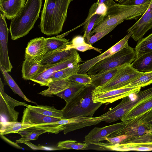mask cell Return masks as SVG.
I'll return each mask as SVG.
<instances>
[{"instance_id": "14", "label": "cell", "mask_w": 152, "mask_h": 152, "mask_svg": "<svg viewBox=\"0 0 152 152\" xmlns=\"http://www.w3.org/2000/svg\"><path fill=\"white\" fill-rule=\"evenodd\" d=\"M152 28V0L144 13L132 26L128 30L131 32V36L135 41L142 38L145 34Z\"/></svg>"}, {"instance_id": "5", "label": "cell", "mask_w": 152, "mask_h": 152, "mask_svg": "<svg viewBox=\"0 0 152 152\" xmlns=\"http://www.w3.org/2000/svg\"><path fill=\"white\" fill-rule=\"evenodd\" d=\"M135 59L134 49L128 45L98 62L86 73L90 75H95L124 64H131Z\"/></svg>"}, {"instance_id": "13", "label": "cell", "mask_w": 152, "mask_h": 152, "mask_svg": "<svg viewBox=\"0 0 152 152\" xmlns=\"http://www.w3.org/2000/svg\"><path fill=\"white\" fill-rule=\"evenodd\" d=\"M4 14H0V66L7 72L11 71L12 66L9 56L7 42L9 30Z\"/></svg>"}, {"instance_id": "30", "label": "cell", "mask_w": 152, "mask_h": 152, "mask_svg": "<svg viewBox=\"0 0 152 152\" xmlns=\"http://www.w3.org/2000/svg\"><path fill=\"white\" fill-rule=\"evenodd\" d=\"M134 51L136 59L145 54L152 52V33L144 38L140 39Z\"/></svg>"}, {"instance_id": "20", "label": "cell", "mask_w": 152, "mask_h": 152, "mask_svg": "<svg viewBox=\"0 0 152 152\" xmlns=\"http://www.w3.org/2000/svg\"><path fill=\"white\" fill-rule=\"evenodd\" d=\"M65 47L45 55L40 61V64L45 65L58 63L69 58L77 52L74 49L66 50Z\"/></svg>"}, {"instance_id": "3", "label": "cell", "mask_w": 152, "mask_h": 152, "mask_svg": "<svg viewBox=\"0 0 152 152\" xmlns=\"http://www.w3.org/2000/svg\"><path fill=\"white\" fill-rule=\"evenodd\" d=\"M42 0H26L17 15L11 20L9 31L12 40L24 37L33 28L39 18Z\"/></svg>"}, {"instance_id": "24", "label": "cell", "mask_w": 152, "mask_h": 152, "mask_svg": "<svg viewBox=\"0 0 152 152\" xmlns=\"http://www.w3.org/2000/svg\"><path fill=\"white\" fill-rule=\"evenodd\" d=\"M72 81L68 79L55 81L51 82L48 88L39 94L43 96H52L53 95L60 93L69 88Z\"/></svg>"}, {"instance_id": "34", "label": "cell", "mask_w": 152, "mask_h": 152, "mask_svg": "<svg viewBox=\"0 0 152 152\" xmlns=\"http://www.w3.org/2000/svg\"><path fill=\"white\" fill-rule=\"evenodd\" d=\"M0 69L4 80L15 93L18 94L28 102L37 104L36 102L29 100L26 97L8 72L1 66H0Z\"/></svg>"}, {"instance_id": "1", "label": "cell", "mask_w": 152, "mask_h": 152, "mask_svg": "<svg viewBox=\"0 0 152 152\" xmlns=\"http://www.w3.org/2000/svg\"><path fill=\"white\" fill-rule=\"evenodd\" d=\"M72 0H45L39 27L48 36L58 35L63 30L68 9Z\"/></svg>"}, {"instance_id": "48", "label": "cell", "mask_w": 152, "mask_h": 152, "mask_svg": "<svg viewBox=\"0 0 152 152\" xmlns=\"http://www.w3.org/2000/svg\"><path fill=\"white\" fill-rule=\"evenodd\" d=\"M9 0H0V4L2 3L4 1H7Z\"/></svg>"}, {"instance_id": "11", "label": "cell", "mask_w": 152, "mask_h": 152, "mask_svg": "<svg viewBox=\"0 0 152 152\" xmlns=\"http://www.w3.org/2000/svg\"><path fill=\"white\" fill-rule=\"evenodd\" d=\"M126 124L122 121L102 127H95L85 136L83 142L89 145L105 140L112 134L124 128Z\"/></svg>"}, {"instance_id": "26", "label": "cell", "mask_w": 152, "mask_h": 152, "mask_svg": "<svg viewBox=\"0 0 152 152\" xmlns=\"http://www.w3.org/2000/svg\"><path fill=\"white\" fill-rule=\"evenodd\" d=\"M32 125L28 124L18 121L1 122L0 123V134L17 133L18 132L31 127Z\"/></svg>"}, {"instance_id": "49", "label": "cell", "mask_w": 152, "mask_h": 152, "mask_svg": "<svg viewBox=\"0 0 152 152\" xmlns=\"http://www.w3.org/2000/svg\"><path fill=\"white\" fill-rule=\"evenodd\" d=\"M150 132L152 134V127L150 128Z\"/></svg>"}, {"instance_id": "22", "label": "cell", "mask_w": 152, "mask_h": 152, "mask_svg": "<svg viewBox=\"0 0 152 152\" xmlns=\"http://www.w3.org/2000/svg\"><path fill=\"white\" fill-rule=\"evenodd\" d=\"M45 39L41 37L31 40L28 43L25 53L33 57L42 58L45 55Z\"/></svg>"}, {"instance_id": "6", "label": "cell", "mask_w": 152, "mask_h": 152, "mask_svg": "<svg viewBox=\"0 0 152 152\" xmlns=\"http://www.w3.org/2000/svg\"><path fill=\"white\" fill-rule=\"evenodd\" d=\"M145 72L136 70L132 67L131 64H126L122 66L114 76L107 83L101 86L96 87L95 88L106 91L121 88Z\"/></svg>"}, {"instance_id": "31", "label": "cell", "mask_w": 152, "mask_h": 152, "mask_svg": "<svg viewBox=\"0 0 152 152\" xmlns=\"http://www.w3.org/2000/svg\"><path fill=\"white\" fill-rule=\"evenodd\" d=\"M45 39V55L64 47L69 42V39L57 37L47 38Z\"/></svg>"}, {"instance_id": "46", "label": "cell", "mask_w": 152, "mask_h": 152, "mask_svg": "<svg viewBox=\"0 0 152 152\" xmlns=\"http://www.w3.org/2000/svg\"><path fill=\"white\" fill-rule=\"evenodd\" d=\"M5 140H6L7 142H10V143H11V144L13 145L14 146L17 147L19 149H23L20 146L18 145L17 144V143H15L14 142L8 139H7L6 137L3 136V135H0Z\"/></svg>"}, {"instance_id": "44", "label": "cell", "mask_w": 152, "mask_h": 152, "mask_svg": "<svg viewBox=\"0 0 152 152\" xmlns=\"http://www.w3.org/2000/svg\"><path fill=\"white\" fill-rule=\"evenodd\" d=\"M113 1V0H98L97 2L99 4H104L108 8L110 5Z\"/></svg>"}, {"instance_id": "16", "label": "cell", "mask_w": 152, "mask_h": 152, "mask_svg": "<svg viewBox=\"0 0 152 152\" xmlns=\"http://www.w3.org/2000/svg\"><path fill=\"white\" fill-rule=\"evenodd\" d=\"M42 58L33 57L25 53L21 70L24 80H31L37 75L42 66L40 63Z\"/></svg>"}, {"instance_id": "38", "label": "cell", "mask_w": 152, "mask_h": 152, "mask_svg": "<svg viewBox=\"0 0 152 152\" xmlns=\"http://www.w3.org/2000/svg\"><path fill=\"white\" fill-rule=\"evenodd\" d=\"M67 79L74 82L88 86L92 84L90 75L85 74L76 73L69 76Z\"/></svg>"}, {"instance_id": "33", "label": "cell", "mask_w": 152, "mask_h": 152, "mask_svg": "<svg viewBox=\"0 0 152 152\" xmlns=\"http://www.w3.org/2000/svg\"><path fill=\"white\" fill-rule=\"evenodd\" d=\"M80 69L79 64H78L56 71L51 76L50 79V83L53 81L67 79L72 75L78 73Z\"/></svg>"}, {"instance_id": "29", "label": "cell", "mask_w": 152, "mask_h": 152, "mask_svg": "<svg viewBox=\"0 0 152 152\" xmlns=\"http://www.w3.org/2000/svg\"><path fill=\"white\" fill-rule=\"evenodd\" d=\"M122 66L109 69L100 74L90 75L92 84L95 87L103 85L114 76Z\"/></svg>"}, {"instance_id": "18", "label": "cell", "mask_w": 152, "mask_h": 152, "mask_svg": "<svg viewBox=\"0 0 152 152\" xmlns=\"http://www.w3.org/2000/svg\"><path fill=\"white\" fill-rule=\"evenodd\" d=\"M61 120L45 115L26 107L23 111L21 122L34 125L56 122Z\"/></svg>"}, {"instance_id": "35", "label": "cell", "mask_w": 152, "mask_h": 152, "mask_svg": "<svg viewBox=\"0 0 152 152\" xmlns=\"http://www.w3.org/2000/svg\"><path fill=\"white\" fill-rule=\"evenodd\" d=\"M152 83V71L145 72L126 86V87H144Z\"/></svg>"}, {"instance_id": "9", "label": "cell", "mask_w": 152, "mask_h": 152, "mask_svg": "<svg viewBox=\"0 0 152 152\" xmlns=\"http://www.w3.org/2000/svg\"><path fill=\"white\" fill-rule=\"evenodd\" d=\"M0 112L1 116L6 121H18L19 112L16 111L15 107L18 106H24L28 104L16 100L11 97L4 91V85L1 78L0 81Z\"/></svg>"}, {"instance_id": "10", "label": "cell", "mask_w": 152, "mask_h": 152, "mask_svg": "<svg viewBox=\"0 0 152 152\" xmlns=\"http://www.w3.org/2000/svg\"><path fill=\"white\" fill-rule=\"evenodd\" d=\"M107 118L102 116L96 117H91L79 116L67 119H62L57 123L60 125H65V128L63 131L64 134L83 127L94 125L100 122L106 121Z\"/></svg>"}, {"instance_id": "8", "label": "cell", "mask_w": 152, "mask_h": 152, "mask_svg": "<svg viewBox=\"0 0 152 152\" xmlns=\"http://www.w3.org/2000/svg\"><path fill=\"white\" fill-rule=\"evenodd\" d=\"M141 87H126L104 91L95 88L92 92V99L94 103H100L106 104L112 103L119 99L139 91Z\"/></svg>"}, {"instance_id": "43", "label": "cell", "mask_w": 152, "mask_h": 152, "mask_svg": "<svg viewBox=\"0 0 152 152\" xmlns=\"http://www.w3.org/2000/svg\"><path fill=\"white\" fill-rule=\"evenodd\" d=\"M128 137V136L125 135H122L111 137H107L105 140L108 142L113 144L120 143Z\"/></svg>"}, {"instance_id": "15", "label": "cell", "mask_w": 152, "mask_h": 152, "mask_svg": "<svg viewBox=\"0 0 152 152\" xmlns=\"http://www.w3.org/2000/svg\"><path fill=\"white\" fill-rule=\"evenodd\" d=\"M100 147L102 150L125 151H152V142L139 143L113 144L102 142Z\"/></svg>"}, {"instance_id": "2", "label": "cell", "mask_w": 152, "mask_h": 152, "mask_svg": "<svg viewBox=\"0 0 152 152\" xmlns=\"http://www.w3.org/2000/svg\"><path fill=\"white\" fill-rule=\"evenodd\" d=\"M149 4L128 6L119 4L113 1L102 20L94 27L90 37L97 32L117 26L125 20H137L144 13Z\"/></svg>"}, {"instance_id": "4", "label": "cell", "mask_w": 152, "mask_h": 152, "mask_svg": "<svg viewBox=\"0 0 152 152\" xmlns=\"http://www.w3.org/2000/svg\"><path fill=\"white\" fill-rule=\"evenodd\" d=\"M95 87L92 84L86 86L70 101L66 103L62 109L63 119L79 116L93 117L102 104L100 103H94L93 101L92 92Z\"/></svg>"}, {"instance_id": "47", "label": "cell", "mask_w": 152, "mask_h": 152, "mask_svg": "<svg viewBox=\"0 0 152 152\" xmlns=\"http://www.w3.org/2000/svg\"><path fill=\"white\" fill-rule=\"evenodd\" d=\"M129 0H118V4H120L122 5L124 3L126 2Z\"/></svg>"}, {"instance_id": "40", "label": "cell", "mask_w": 152, "mask_h": 152, "mask_svg": "<svg viewBox=\"0 0 152 152\" xmlns=\"http://www.w3.org/2000/svg\"><path fill=\"white\" fill-rule=\"evenodd\" d=\"M116 26H114L108 29L95 33V34L91 36L90 39L86 42L87 43L92 45L94 43L101 39L113 30Z\"/></svg>"}, {"instance_id": "12", "label": "cell", "mask_w": 152, "mask_h": 152, "mask_svg": "<svg viewBox=\"0 0 152 152\" xmlns=\"http://www.w3.org/2000/svg\"><path fill=\"white\" fill-rule=\"evenodd\" d=\"M132 35L131 32H128L123 39L105 52L92 58L85 61L83 63L79 64L80 69L78 73L82 74L86 73L91 67L98 62L111 56L128 46V41Z\"/></svg>"}, {"instance_id": "28", "label": "cell", "mask_w": 152, "mask_h": 152, "mask_svg": "<svg viewBox=\"0 0 152 152\" xmlns=\"http://www.w3.org/2000/svg\"><path fill=\"white\" fill-rule=\"evenodd\" d=\"M86 86L82 84L72 81L69 88L55 95L63 99L66 103H67Z\"/></svg>"}, {"instance_id": "19", "label": "cell", "mask_w": 152, "mask_h": 152, "mask_svg": "<svg viewBox=\"0 0 152 152\" xmlns=\"http://www.w3.org/2000/svg\"><path fill=\"white\" fill-rule=\"evenodd\" d=\"M98 5L97 2L92 5L89 10L87 18L81 24V25H84L83 36L85 38L86 42L90 39V33L94 27L102 21L104 17L97 12Z\"/></svg>"}, {"instance_id": "36", "label": "cell", "mask_w": 152, "mask_h": 152, "mask_svg": "<svg viewBox=\"0 0 152 152\" xmlns=\"http://www.w3.org/2000/svg\"><path fill=\"white\" fill-rule=\"evenodd\" d=\"M88 145L85 142L81 143L75 140H69L59 142L57 144V147L59 149L84 150Z\"/></svg>"}, {"instance_id": "23", "label": "cell", "mask_w": 152, "mask_h": 152, "mask_svg": "<svg viewBox=\"0 0 152 152\" xmlns=\"http://www.w3.org/2000/svg\"><path fill=\"white\" fill-rule=\"evenodd\" d=\"M152 109V98L142 103L124 115L121 119L127 122L138 118Z\"/></svg>"}, {"instance_id": "41", "label": "cell", "mask_w": 152, "mask_h": 152, "mask_svg": "<svg viewBox=\"0 0 152 152\" xmlns=\"http://www.w3.org/2000/svg\"><path fill=\"white\" fill-rule=\"evenodd\" d=\"M136 119L150 129L152 127V109Z\"/></svg>"}, {"instance_id": "37", "label": "cell", "mask_w": 152, "mask_h": 152, "mask_svg": "<svg viewBox=\"0 0 152 152\" xmlns=\"http://www.w3.org/2000/svg\"><path fill=\"white\" fill-rule=\"evenodd\" d=\"M33 126L39 129L45 130L46 132L57 134L63 131L65 128V125H60L57 121L41 124Z\"/></svg>"}, {"instance_id": "39", "label": "cell", "mask_w": 152, "mask_h": 152, "mask_svg": "<svg viewBox=\"0 0 152 152\" xmlns=\"http://www.w3.org/2000/svg\"><path fill=\"white\" fill-rule=\"evenodd\" d=\"M152 142V134L150 132L142 135L127 137L120 143H139Z\"/></svg>"}, {"instance_id": "45", "label": "cell", "mask_w": 152, "mask_h": 152, "mask_svg": "<svg viewBox=\"0 0 152 152\" xmlns=\"http://www.w3.org/2000/svg\"><path fill=\"white\" fill-rule=\"evenodd\" d=\"M24 143L26 144L28 146L30 147V148H31L33 149H40V150H45V147H44L42 146H40V147H38L36 145H34L32 144V143H30V142L29 141H27L25 142Z\"/></svg>"}, {"instance_id": "25", "label": "cell", "mask_w": 152, "mask_h": 152, "mask_svg": "<svg viewBox=\"0 0 152 152\" xmlns=\"http://www.w3.org/2000/svg\"><path fill=\"white\" fill-rule=\"evenodd\" d=\"M132 67L141 72L152 71V52L145 54L135 59L131 64Z\"/></svg>"}, {"instance_id": "21", "label": "cell", "mask_w": 152, "mask_h": 152, "mask_svg": "<svg viewBox=\"0 0 152 152\" xmlns=\"http://www.w3.org/2000/svg\"><path fill=\"white\" fill-rule=\"evenodd\" d=\"M26 0H9L0 4V12L8 20L14 18L24 6Z\"/></svg>"}, {"instance_id": "17", "label": "cell", "mask_w": 152, "mask_h": 152, "mask_svg": "<svg viewBox=\"0 0 152 152\" xmlns=\"http://www.w3.org/2000/svg\"><path fill=\"white\" fill-rule=\"evenodd\" d=\"M150 132V129L142 124L138 120L136 119L127 122L126 126L108 137L125 135L128 137H137Z\"/></svg>"}, {"instance_id": "42", "label": "cell", "mask_w": 152, "mask_h": 152, "mask_svg": "<svg viewBox=\"0 0 152 152\" xmlns=\"http://www.w3.org/2000/svg\"><path fill=\"white\" fill-rule=\"evenodd\" d=\"M151 0H129L122 5L138 6L150 4Z\"/></svg>"}, {"instance_id": "32", "label": "cell", "mask_w": 152, "mask_h": 152, "mask_svg": "<svg viewBox=\"0 0 152 152\" xmlns=\"http://www.w3.org/2000/svg\"><path fill=\"white\" fill-rule=\"evenodd\" d=\"M35 111L46 116L63 119L62 110L56 109L53 106L37 105L32 106L28 104L26 106Z\"/></svg>"}, {"instance_id": "27", "label": "cell", "mask_w": 152, "mask_h": 152, "mask_svg": "<svg viewBox=\"0 0 152 152\" xmlns=\"http://www.w3.org/2000/svg\"><path fill=\"white\" fill-rule=\"evenodd\" d=\"M46 132L44 130L39 129L32 126L22 130L18 132L20 134L21 137L16 140L17 143H24V142L31 140H37L39 136Z\"/></svg>"}, {"instance_id": "7", "label": "cell", "mask_w": 152, "mask_h": 152, "mask_svg": "<svg viewBox=\"0 0 152 152\" xmlns=\"http://www.w3.org/2000/svg\"><path fill=\"white\" fill-rule=\"evenodd\" d=\"M82 61L77 51L69 58L58 63L42 65L37 75L31 80L42 86H48L50 79L54 72L68 67L78 64Z\"/></svg>"}]
</instances>
